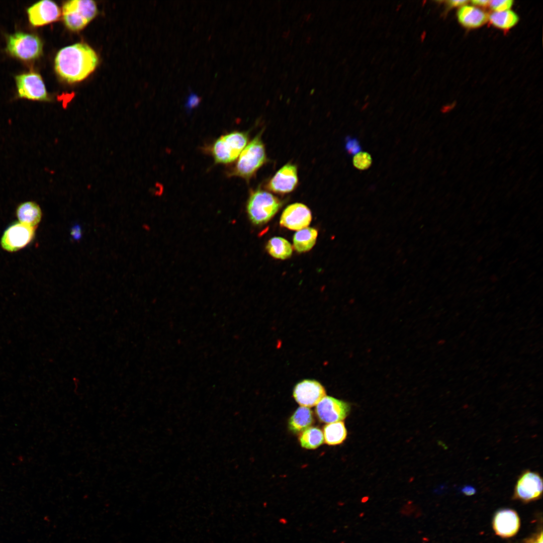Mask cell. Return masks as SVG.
<instances>
[{"instance_id": "23", "label": "cell", "mask_w": 543, "mask_h": 543, "mask_svg": "<svg viewBox=\"0 0 543 543\" xmlns=\"http://www.w3.org/2000/svg\"><path fill=\"white\" fill-rule=\"evenodd\" d=\"M491 23L495 27L508 29L514 26L518 21L517 14L511 10L494 12L488 16Z\"/></svg>"}, {"instance_id": "15", "label": "cell", "mask_w": 543, "mask_h": 543, "mask_svg": "<svg viewBox=\"0 0 543 543\" xmlns=\"http://www.w3.org/2000/svg\"><path fill=\"white\" fill-rule=\"evenodd\" d=\"M520 524L517 513L510 509L499 510L495 513L493 520V527L496 534L504 538L515 535L519 529Z\"/></svg>"}, {"instance_id": "6", "label": "cell", "mask_w": 543, "mask_h": 543, "mask_svg": "<svg viewBox=\"0 0 543 543\" xmlns=\"http://www.w3.org/2000/svg\"><path fill=\"white\" fill-rule=\"evenodd\" d=\"M6 49L13 57L23 60H32L41 55L43 44L35 34L17 32L8 37Z\"/></svg>"}, {"instance_id": "17", "label": "cell", "mask_w": 543, "mask_h": 543, "mask_svg": "<svg viewBox=\"0 0 543 543\" xmlns=\"http://www.w3.org/2000/svg\"><path fill=\"white\" fill-rule=\"evenodd\" d=\"M16 214L19 222L33 227L40 222L42 216L40 206L33 201H26L19 205Z\"/></svg>"}, {"instance_id": "31", "label": "cell", "mask_w": 543, "mask_h": 543, "mask_svg": "<svg viewBox=\"0 0 543 543\" xmlns=\"http://www.w3.org/2000/svg\"><path fill=\"white\" fill-rule=\"evenodd\" d=\"M472 4L480 6H486L489 5L490 1L486 0H474L472 2Z\"/></svg>"}, {"instance_id": "32", "label": "cell", "mask_w": 543, "mask_h": 543, "mask_svg": "<svg viewBox=\"0 0 543 543\" xmlns=\"http://www.w3.org/2000/svg\"><path fill=\"white\" fill-rule=\"evenodd\" d=\"M71 234L73 237L78 238L80 235V229L77 227L73 228L72 230Z\"/></svg>"}, {"instance_id": "11", "label": "cell", "mask_w": 543, "mask_h": 543, "mask_svg": "<svg viewBox=\"0 0 543 543\" xmlns=\"http://www.w3.org/2000/svg\"><path fill=\"white\" fill-rule=\"evenodd\" d=\"M324 387L314 380H304L297 383L293 390V396L301 406L310 407L316 405L325 396Z\"/></svg>"}, {"instance_id": "19", "label": "cell", "mask_w": 543, "mask_h": 543, "mask_svg": "<svg viewBox=\"0 0 543 543\" xmlns=\"http://www.w3.org/2000/svg\"><path fill=\"white\" fill-rule=\"evenodd\" d=\"M317 235V231L311 227H306L298 231L293 238L295 249L299 252L310 250L316 242Z\"/></svg>"}, {"instance_id": "10", "label": "cell", "mask_w": 543, "mask_h": 543, "mask_svg": "<svg viewBox=\"0 0 543 543\" xmlns=\"http://www.w3.org/2000/svg\"><path fill=\"white\" fill-rule=\"evenodd\" d=\"M349 411V403L330 396L324 397L315 408L319 420L326 423L341 421L347 417Z\"/></svg>"}, {"instance_id": "16", "label": "cell", "mask_w": 543, "mask_h": 543, "mask_svg": "<svg viewBox=\"0 0 543 543\" xmlns=\"http://www.w3.org/2000/svg\"><path fill=\"white\" fill-rule=\"evenodd\" d=\"M459 22L468 28H476L485 24L488 15L482 10L472 6L465 5L458 11Z\"/></svg>"}, {"instance_id": "2", "label": "cell", "mask_w": 543, "mask_h": 543, "mask_svg": "<svg viewBox=\"0 0 543 543\" xmlns=\"http://www.w3.org/2000/svg\"><path fill=\"white\" fill-rule=\"evenodd\" d=\"M266 160L264 145L261 140V133H259L242 150L228 175L240 177L248 181Z\"/></svg>"}, {"instance_id": "4", "label": "cell", "mask_w": 543, "mask_h": 543, "mask_svg": "<svg viewBox=\"0 0 543 543\" xmlns=\"http://www.w3.org/2000/svg\"><path fill=\"white\" fill-rule=\"evenodd\" d=\"M281 201L271 193L260 189L251 193L246 210L250 221L255 225L268 221L279 211Z\"/></svg>"}, {"instance_id": "8", "label": "cell", "mask_w": 543, "mask_h": 543, "mask_svg": "<svg viewBox=\"0 0 543 543\" xmlns=\"http://www.w3.org/2000/svg\"><path fill=\"white\" fill-rule=\"evenodd\" d=\"M35 229L20 222L12 224L6 229L1 238L2 248L9 252L23 248L34 238Z\"/></svg>"}, {"instance_id": "9", "label": "cell", "mask_w": 543, "mask_h": 543, "mask_svg": "<svg viewBox=\"0 0 543 543\" xmlns=\"http://www.w3.org/2000/svg\"><path fill=\"white\" fill-rule=\"evenodd\" d=\"M18 96L31 100L47 101L49 97L43 79L34 72L16 76Z\"/></svg>"}, {"instance_id": "29", "label": "cell", "mask_w": 543, "mask_h": 543, "mask_svg": "<svg viewBox=\"0 0 543 543\" xmlns=\"http://www.w3.org/2000/svg\"><path fill=\"white\" fill-rule=\"evenodd\" d=\"M468 3L466 0H453L447 2V5L450 7H456L463 6Z\"/></svg>"}, {"instance_id": "5", "label": "cell", "mask_w": 543, "mask_h": 543, "mask_svg": "<svg viewBox=\"0 0 543 543\" xmlns=\"http://www.w3.org/2000/svg\"><path fill=\"white\" fill-rule=\"evenodd\" d=\"M97 14L94 1L73 0L65 3L62 7V15L66 26L74 31L83 29Z\"/></svg>"}, {"instance_id": "30", "label": "cell", "mask_w": 543, "mask_h": 543, "mask_svg": "<svg viewBox=\"0 0 543 543\" xmlns=\"http://www.w3.org/2000/svg\"><path fill=\"white\" fill-rule=\"evenodd\" d=\"M462 492L466 495H472L475 494L476 490L473 487L470 486H467L464 487L462 490Z\"/></svg>"}, {"instance_id": "27", "label": "cell", "mask_w": 543, "mask_h": 543, "mask_svg": "<svg viewBox=\"0 0 543 543\" xmlns=\"http://www.w3.org/2000/svg\"><path fill=\"white\" fill-rule=\"evenodd\" d=\"M513 3V1L511 0L490 1L489 5L495 11L502 12L508 10Z\"/></svg>"}, {"instance_id": "18", "label": "cell", "mask_w": 543, "mask_h": 543, "mask_svg": "<svg viewBox=\"0 0 543 543\" xmlns=\"http://www.w3.org/2000/svg\"><path fill=\"white\" fill-rule=\"evenodd\" d=\"M314 422L313 412L308 407L301 406L293 414L288 422L289 430L294 434L303 432Z\"/></svg>"}, {"instance_id": "20", "label": "cell", "mask_w": 543, "mask_h": 543, "mask_svg": "<svg viewBox=\"0 0 543 543\" xmlns=\"http://www.w3.org/2000/svg\"><path fill=\"white\" fill-rule=\"evenodd\" d=\"M323 433L325 442L330 445L342 443L347 436V430L342 421L326 424L324 427Z\"/></svg>"}, {"instance_id": "14", "label": "cell", "mask_w": 543, "mask_h": 543, "mask_svg": "<svg viewBox=\"0 0 543 543\" xmlns=\"http://www.w3.org/2000/svg\"><path fill=\"white\" fill-rule=\"evenodd\" d=\"M30 23L34 26H40L56 21L60 15V11L53 2L44 0L35 3L27 9Z\"/></svg>"}, {"instance_id": "1", "label": "cell", "mask_w": 543, "mask_h": 543, "mask_svg": "<svg viewBox=\"0 0 543 543\" xmlns=\"http://www.w3.org/2000/svg\"><path fill=\"white\" fill-rule=\"evenodd\" d=\"M98 63L97 55L90 47L76 43L59 51L55 59V69L62 79L74 83L85 78Z\"/></svg>"}, {"instance_id": "25", "label": "cell", "mask_w": 543, "mask_h": 543, "mask_svg": "<svg viewBox=\"0 0 543 543\" xmlns=\"http://www.w3.org/2000/svg\"><path fill=\"white\" fill-rule=\"evenodd\" d=\"M345 149L349 155H354L360 151L361 147L356 138L347 136L345 139Z\"/></svg>"}, {"instance_id": "22", "label": "cell", "mask_w": 543, "mask_h": 543, "mask_svg": "<svg viewBox=\"0 0 543 543\" xmlns=\"http://www.w3.org/2000/svg\"><path fill=\"white\" fill-rule=\"evenodd\" d=\"M299 441L303 447L315 449L323 442V433L317 427H309L302 432Z\"/></svg>"}, {"instance_id": "21", "label": "cell", "mask_w": 543, "mask_h": 543, "mask_svg": "<svg viewBox=\"0 0 543 543\" xmlns=\"http://www.w3.org/2000/svg\"><path fill=\"white\" fill-rule=\"evenodd\" d=\"M266 248L273 257L285 259L291 256L292 247L285 239L280 237L271 238L267 242Z\"/></svg>"}, {"instance_id": "28", "label": "cell", "mask_w": 543, "mask_h": 543, "mask_svg": "<svg viewBox=\"0 0 543 543\" xmlns=\"http://www.w3.org/2000/svg\"><path fill=\"white\" fill-rule=\"evenodd\" d=\"M542 532L540 531L532 537L526 539L523 543H543Z\"/></svg>"}, {"instance_id": "24", "label": "cell", "mask_w": 543, "mask_h": 543, "mask_svg": "<svg viewBox=\"0 0 543 543\" xmlns=\"http://www.w3.org/2000/svg\"><path fill=\"white\" fill-rule=\"evenodd\" d=\"M352 162L355 168L359 170H365L369 168L371 165L372 158L368 152L360 151L354 155Z\"/></svg>"}, {"instance_id": "26", "label": "cell", "mask_w": 543, "mask_h": 543, "mask_svg": "<svg viewBox=\"0 0 543 543\" xmlns=\"http://www.w3.org/2000/svg\"><path fill=\"white\" fill-rule=\"evenodd\" d=\"M189 90V94L186 98L185 104V107L189 112L198 107L201 101V98L198 94L190 88Z\"/></svg>"}, {"instance_id": "3", "label": "cell", "mask_w": 543, "mask_h": 543, "mask_svg": "<svg viewBox=\"0 0 543 543\" xmlns=\"http://www.w3.org/2000/svg\"><path fill=\"white\" fill-rule=\"evenodd\" d=\"M247 133L233 131L224 134L213 143L210 151L217 164H228L234 161L248 142Z\"/></svg>"}, {"instance_id": "12", "label": "cell", "mask_w": 543, "mask_h": 543, "mask_svg": "<svg viewBox=\"0 0 543 543\" xmlns=\"http://www.w3.org/2000/svg\"><path fill=\"white\" fill-rule=\"evenodd\" d=\"M298 183L297 166L289 163L281 168L270 178L267 189L278 194H287L292 192Z\"/></svg>"}, {"instance_id": "13", "label": "cell", "mask_w": 543, "mask_h": 543, "mask_svg": "<svg viewBox=\"0 0 543 543\" xmlns=\"http://www.w3.org/2000/svg\"><path fill=\"white\" fill-rule=\"evenodd\" d=\"M312 220L309 209L302 203L292 204L284 210L280 219L282 226L293 230H300L308 226Z\"/></svg>"}, {"instance_id": "7", "label": "cell", "mask_w": 543, "mask_h": 543, "mask_svg": "<svg viewBox=\"0 0 543 543\" xmlns=\"http://www.w3.org/2000/svg\"><path fill=\"white\" fill-rule=\"evenodd\" d=\"M542 487V479L538 473L525 470L517 480L513 498L523 502L535 501L541 496Z\"/></svg>"}]
</instances>
